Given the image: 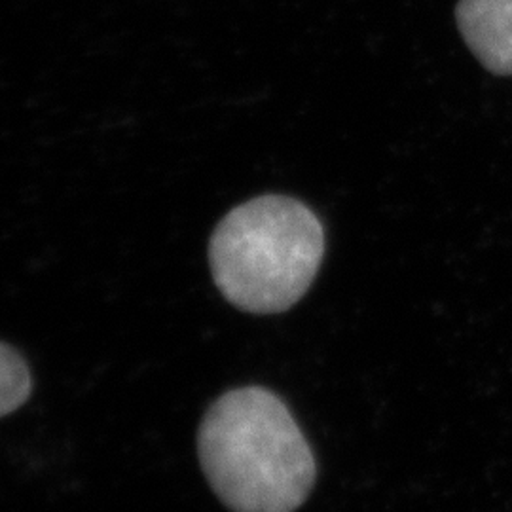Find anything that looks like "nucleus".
Wrapping results in <instances>:
<instances>
[{
    "instance_id": "nucleus-3",
    "label": "nucleus",
    "mask_w": 512,
    "mask_h": 512,
    "mask_svg": "<svg viewBox=\"0 0 512 512\" xmlns=\"http://www.w3.org/2000/svg\"><path fill=\"white\" fill-rule=\"evenodd\" d=\"M456 19L484 69L512 76V0H459Z\"/></svg>"
},
{
    "instance_id": "nucleus-2",
    "label": "nucleus",
    "mask_w": 512,
    "mask_h": 512,
    "mask_svg": "<svg viewBox=\"0 0 512 512\" xmlns=\"http://www.w3.org/2000/svg\"><path fill=\"white\" fill-rule=\"evenodd\" d=\"M325 256V232L308 205L260 196L220 220L209 243L213 279L249 313H281L308 293Z\"/></svg>"
},
{
    "instance_id": "nucleus-4",
    "label": "nucleus",
    "mask_w": 512,
    "mask_h": 512,
    "mask_svg": "<svg viewBox=\"0 0 512 512\" xmlns=\"http://www.w3.org/2000/svg\"><path fill=\"white\" fill-rule=\"evenodd\" d=\"M31 395V374L16 349L0 344V418L12 414Z\"/></svg>"
},
{
    "instance_id": "nucleus-1",
    "label": "nucleus",
    "mask_w": 512,
    "mask_h": 512,
    "mask_svg": "<svg viewBox=\"0 0 512 512\" xmlns=\"http://www.w3.org/2000/svg\"><path fill=\"white\" fill-rule=\"evenodd\" d=\"M202 469L234 512H294L315 484V458L285 403L241 387L207 410L198 435Z\"/></svg>"
}]
</instances>
